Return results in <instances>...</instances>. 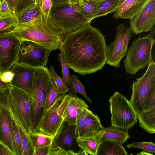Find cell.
Returning a JSON list of instances; mask_svg holds the SVG:
<instances>
[{"instance_id":"cell-28","label":"cell","mask_w":155,"mask_h":155,"mask_svg":"<svg viewBox=\"0 0 155 155\" xmlns=\"http://www.w3.org/2000/svg\"><path fill=\"white\" fill-rule=\"evenodd\" d=\"M16 25L15 16L13 14L0 18V35L13 32Z\"/></svg>"},{"instance_id":"cell-43","label":"cell","mask_w":155,"mask_h":155,"mask_svg":"<svg viewBox=\"0 0 155 155\" xmlns=\"http://www.w3.org/2000/svg\"><path fill=\"white\" fill-rule=\"evenodd\" d=\"M12 14L15 15L16 8L20 0H6Z\"/></svg>"},{"instance_id":"cell-51","label":"cell","mask_w":155,"mask_h":155,"mask_svg":"<svg viewBox=\"0 0 155 155\" xmlns=\"http://www.w3.org/2000/svg\"><path fill=\"white\" fill-rule=\"evenodd\" d=\"M41 0H35V3H40Z\"/></svg>"},{"instance_id":"cell-31","label":"cell","mask_w":155,"mask_h":155,"mask_svg":"<svg viewBox=\"0 0 155 155\" xmlns=\"http://www.w3.org/2000/svg\"><path fill=\"white\" fill-rule=\"evenodd\" d=\"M59 95L55 84L53 80L51 87L45 99L43 110L48 109L54 103Z\"/></svg>"},{"instance_id":"cell-26","label":"cell","mask_w":155,"mask_h":155,"mask_svg":"<svg viewBox=\"0 0 155 155\" xmlns=\"http://www.w3.org/2000/svg\"><path fill=\"white\" fill-rule=\"evenodd\" d=\"M69 84L68 88V94L72 97L77 96V94H79L82 95L89 102L91 103L92 101L87 95L85 87L81 83L75 74L71 76L69 74Z\"/></svg>"},{"instance_id":"cell-25","label":"cell","mask_w":155,"mask_h":155,"mask_svg":"<svg viewBox=\"0 0 155 155\" xmlns=\"http://www.w3.org/2000/svg\"><path fill=\"white\" fill-rule=\"evenodd\" d=\"M104 133L101 139H110L115 141L121 145L130 137L127 130L111 127H104Z\"/></svg>"},{"instance_id":"cell-7","label":"cell","mask_w":155,"mask_h":155,"mask_svg":"<svg viewBox=\"0 0 155 155\" xmlns=\"http://www.w3.org/2000/svg\"><path fill=\"white\" fill-rule=\"evenodd\" d=\"M111 126L125 130L132 127L137 121V114L126 97L116 92L109 100Z\"/></svg>"},{"instance_id":"cell-48","label":"cell","mask_w":155,"mask_h":155,"mask_svg":"<svg viewBox=\"0 0 155 155\" xmlns=\"http://www.w3.org/2000/svg\"><path fill=\"white\" fill-rule=\"evenodd\" d=\"M137 155H153V154L150 153H147L145 151H143L139 153H137Z\"/></svg>"},{"instance_id":"cell-45","label":"cell","mask_w":155,"mask_h":155,"mask_svg":"<svg viewBox=\"0 0 155 155\" xmlns=\"http://www.w3.org/2000/svg\"><path fill=\"white\" fill-rule=\"evenodd\" d=\"M50 147H45L35 151L33 155H48Z\"/></svg>"},{"instance_id":"cell-40","label":"cell","mask_w":155,"mask_h":155,"mask_svg":"<svg viewBox=\"0 0 155 155\" xmlns=\"http://www.w3.org/2000/svg\"><path fill=\"white\" fill-rule=\"evenodd\" d=\"M35 0H20L18 5L15 16L31 5L35 3Z\"/></svg>"},{"instance_id":"cell-23","label":"cell","mask_w":155,"mask_h":155,"mask_svg":"<svg viewBox=\"0 0 155 155\" xmlns=\"http://www.w3.org/2000/svg\"><path fill=\"white\" fill-rule=\"evenodd\" d=\"M140 127L150 134L155 133V106L137 115Z\"/></svg>"},{"instance_id":"cell-33","label":"cell","mask_w":155,"mask_h":155,"mask_svg":"<svg viewBox=\"0 0 155 155\" xmlns=\"http://www.w3.org/2000/svg\"><path fill=\"white\" fill-rule=\"evenodd\" d=\"M92 112L88 108H84L79 114L75 125V136L76 138L79 137L87 117Z\"/></svg>"},{"instance_id":"cell-16","label":"cell","mask_w":155,"mask_h":155,"mask_svg":"<svg viewBox=\"0 0 155 155\" xmlns=\"http://www.w3.org/2000/svg\"><path fill=\"white\" fill-rule=\"evenodd\" d=\"M148 0H125L114 12L113 18L130 19L141 9Z\"/></svg>"},{"instance_id":"cell-22","label":"cell","mask_w":155,"mask_h":155,"mask_svg":"<svg viewBox=\"0 0 155 155\" xmlns=\"http://www.w3.org/2000/svg\"><path fill=\"white\" fill-rule=\"evenodd\" d=\"M29 135L34 149V153L41 148L51 147L54 140V137L38 130L32 131L29 133Z\"/></svg>"},{"instance_id":"cell-50","label":"cell","mask_w":155,"mask_h":155,"mask_svg":"<svg viewBox=\"0 0 155 155\" xmlns=\"http://www.w3.org/2000/svg\"><path fill=\"white\" fill-rule=\"evenodd\" d=\"M3 73V71L2 70V69L1 63H0V76H1L2 74V73Z\"/></svg>"},{"instance_id":"cell-37","label":"cell","mask_w":155,"mask_h":155,"mask_svg":"<svg viewBox=\"0 0 155 155\" xmlns=\"http://www.w3.org/2000/svg\"><path fill=\"white\" fill-rule=\"evenodd\" d=\"M78 155L77 152H74L71 150H66L58 146L54 142L50 150L48 155Z\"/></svg>"},{"instance_id":"cell-12","label":"cell","mask_w":155,"mask_h":155,"mask_svg":"<svg viewBox=\"0 0 155 155\" xmlns=\"http://www.w3.org/2000/svg\"><path fill=\"white\" fill-rule=\"evenodd\" d=\"M20 42L13 32L0 35V61L3 72L10 71L16 63Z\"/></svg>"},{"instance_id":"cell-42","label":"cell","mask_w":155,"mask_h":155,"mask_svg":"<svg viewBox=\"0 0 155 155\" xmlns=\"http://www.w3.org/2000/svg\"><path fill=\"white\" fill-rule=\"evenodd\" d=\"M14 74L11 71L4 72L0 76L2 81L6 83H10L14 77Z\"/></svg>"},{"instance_id":"cell-1","label":"cell","mask_w":155,"mask_h":155,"mask_svg":"<svg viewBox=\"0 0 155 155\" xmlns=\"http://www.w3.org/2000/svg\"><path fill=\"white\" fill-rule=\"evenodd\" d=\"M106 45L100 30L88 25L65 34L59 49L69 68L84 76L104 66Z\"/></svg>"},{"instance_id":"cell-10","label":"cell","mask_w":155,"mask_h":155,"mask_svg":"<svg viewBox=\"0 0 155 155\" xmlns=\"http://www.w3.org/2000/svg\"><path fill=\"white\" fill-rule=\"evenodd\" d=\"M51 51L35 42L21 41L16 63L35 68L45 67Z\"/></svg>"},{"instance_id":"cell-5","label":"cell","mask_w":155,"mask_h":155,"mask_svg":"<svg viewBox=\"0 0 155 155\" xmlns=\"http://www.w3.org/2000/svg\"><path fill=\"white\" fill-rule=\"evenodd\" d=\"M52 81L51 73L46 66L35 68L31 96L32 107L31 131L35 130L42 114L45 99Z\"/></svg>"},{"instance_id":"cell-15","label":"cell","mask_w":155,"mask_h":155,"mask_svg":"<svg viewBox=\"0 0 155 155\" xmlns=\"http://www.w3.org/2000/svg\"><path fill=\"white\" fill-rule=\"evenodd\" d=\"M12 118L9 112L0 106V142L15 155L12 138Z\"/></svg>"},{"instance_id":"cell-13","label":"cell","mask_w":155,"mask_h":155,"mask_svg":"<svg viewBox=\"0 0 155 155\" xmlns=\"http://www.w3.org/2000/svg\"><path fill=\"white\" fill-rule=\"evenodd\" d=\"M155 23V0H148L141 9L130 19L132 33L135 35L150 31Z\"/></svg>"},{"instance_id":"cell-49","label":"cell","mask_w":155,"mask_h":155,"mask_svg":"<svg viewBox=\"0 0 155 155\" xmlns=\"http://www.w3.org/2000/svg\"><path fill=\"white\" fill-rule=\"evenodd\" d=\"M81 0H69L70 4L72 5L78 4Z\"/></svg>"},{"instance_id":"cell-32","label":"cell","mask_w":155,"mask_h":155,"mask_svg":"<svg viewBox=\"0 0 155 155\" xmlns=\"http://www.w3.org/2000/svg\"><path fill=\"white\" fill-rule=\"evenodd\" d=\"M18 129L21 139L23 155H33L34 149L29 134L25 133L21 128H18Z\"/></svg>"},{"instance_id":"cell-27","label":"cell","mask_w":155,"mask_h":155,"mask_svg":"<svg viewBox=\"0 0 155 155\" xmlns=\"http://www.w3.org/2000/svg\"><path fill=\"white\" fill-rule=\"evenodd\" d=\"M100 1L98 12L95 18L105 16L115 12L117 8L119 0H102Z\"/></svg>"},{"instance_id":"cell-38","label":"cell","mask_w":155,"mask_h":155,"mask_svg":"<svg viewBox=\"0 0 155 155\" xmlns=\"http://www.w3.org/2000/svg\"><path fill=\"white\" fill-rule=\"evenodd\" d=\"M82 109L77 108L71 111L64 119V122L70 125H75L77 117Z\"/></svg>"},{"instance_id":"cell-2","label":"cell","mask_w":155,"mask_h":155,"mask_svg":"<svg viewBox=\"0 0 155 155\" xmlns=\"http://www.w3.org/2000/svg\"><path fill=\"white\" fill-rule=\"evenodd\" d=\"M13 32L20 41H32L51 51L59 49L65 35L50 15L42 12L29 21L16 24Z\"/></svg>"},{"instance_id":"cell-30","label":"cell","mask_w":155,"mask_h":155,"mask_svg":"<svg viewBox=\"0 0 155 155\" xmlns=\"http://www.w3.org/2000/svg\"><path fill=\"white\" fill-rule=\"evenodd\" d=\"M89 106L81 99L77 96H71L69 103L65 110L63 116L64 119L72 110L74 109L80 108H88Z\"/></svg>"},{"instance_id":"cell-17","label":"cell","mask_w":155,"mask_h":155,"mask_svg":"<svg viewBox=\"0 0 155 155\" xmlns=\"http://www.w3.org/2000/svg\"><path fill=\"white\" fill-rule=\"evenodd\" d=\"M75 140V125H70L64 122L60 131L54 138V143L62 148L69 150L74 147Z\"/></svg>"},{"instance_id":"cell-6","label":"cell","mask_w":155,"mask_h":155,"mask_svg":"<svg viewBox=\"0 0 155 155\" xmlns=\"http://www.w3.org/2000/svg\"><path fill=\"white\" fill-rule=\"evenodd\" d=\"M71 97L68 94H60L50 107L43 110L34 130L39 131L55 138L64 123L63 113Z\"/></svg>"},{"instance_id":"cell-34","label":"cell","mask_w":155,"mask_h":155,"mask_svg":"<svg viewBox=\"0 0 155 155\" xmlns=\"http://www.w3.org/2000/svg\"><path fill=\"white\" fill-rule=\"evenodd\" d=\"M49 71L52 79L55 84L59 94H65L68 92V88L64 84L62 79L56 73L52 66H50Z\"/></svg>"},{"instance_id":"cell-14","label":"cell","mask_w":155,"mask_h":155,"mask_svg":"<svg viewBox=\"0 0 155 155\" xmlns=\"http://www.w3.org/2000/svg\"><path fill=\"white\" fill-rule=\"evenodd\" d=\"M35 68L15 63L10 70L14 74L10 84L23 90L31 97Z\"/></svg>"},{"instance_id":"cell-36","label":"cell","mask_w":155,"mask_h":155,"mask_svg":"<svg viewBox=\"0 0 155 155\" xmlns=\"http://www.w3.org/2000/svg\"><path fill=\"white\" fill-rule=\"evenodd\" d=\"M58 58L61 65L63 75L62 80L64 84L67 87L69 84V68L61 52L58 54Z\"/></svg>"},{"instance_id":"cell-19","label":"cell","mask_w":155,"mask_h":155,"mask_svg":"<svg viewBox=\"0 0 155 155\" xmlns=\"http://www.w3.org/2000/svg\"><path fill=\"white\" fill-rule=\"evenodd\" d=\"M75 9L85 19L90 21L95 18L99 8L98 0H81L78 4L72 5Z\"/></svg>"},{"instance_id":"cell-29","label":"cell","mask_w":155,"mask_h":155,"mask_svg":"<svg viewBox=\"0 0 155 155\" xmlns=\"http://www.w3.org/2000/svg\"><path fill=\"white\" fill-rule=\"evenodd\" d=\"M12 138L15 155H23L20 135L18 127L13 120L12 121Z\"/></svg>"},{"instance_id":"cell-21","label":"cell","mask_w":155,"mask_h":155,"mask_svg":"<svg viewBox=\"0 0 155 155\" xmlns=\"http://www.w3.org/2000/svg\"><path fill=\"white\" fill-rule=\"evenodd\" d=\"M103 128L100 118L97 115L92 112L87 117L78 137L94 135L102 130Z\"/></svg>"},{"instance_id":"cell-24","label":"cell","mask_w":155,"mask_h":155,"mask_svg":"<svg viewBox=\"0 0 155 155\" xmlns=\"http://www.w3.org/2000/svg\"><path fill=\"white\" fill-rule=\"evenodd\" d=\"M40 3H34L15 15L16 24L28 22L41 14Z\"/></svg>"},{"instance_id":"cell-11","label":"cell","mask_w":155,"mask_h":155,"mask_svg":"<svg viewBox=\"0 0 155 155\" xmlns=\"http://www.w3.org/2000/svg\"><path fill=\"white\" fill-rule=\"evenodd\" d=\"M11 100L19 115L26 132L31 130L32 103L31 97L26 92L10 84L9 87Z\"/></svg>"},{"instance_id":"cell-35","label":"cell","mask_w":155,"mask_h":155,"mask_svg":"<svg viewBox=\"0 0 155 155\" xmlns=\"http://www.w3.org/2000/svg\"><path fill=\"white\" fill-rule=\"evenodd\" d=\"M128 148H140L151 153H155V144L152 142H135L127 145Z\"/></svg>"},{"instance_id":"cell-9","label":"cell","mask_w":155,"mask_h":155,"mask_svg":"<svg viewBox=\"0 0 155 155\" xmlns=\"http://www.w3.org/2000/svg\"><path fill=\"white\" fill-rule=\"evenodd\" d=\"M130 27L126 28L121 23L116 28L114 41L106 46V63L115 68L120 66L122 59L127 54L128 46L132 36Z\"/></svg>"},{"instance_id":"cell-39","label":"cell","mask_w":155,"mask_h":155,"mask_svg":"<svg viewBox=\"0 0 155 155\" xmlns=\"http://www.w3.org/2000/svg\"><path fill=\"white\" fill-rule=\"evenodd\" d=\"M12 14L6 0H0V18Z\"/></svg>"},{"instance_id":"cell-52","label":"cell","mask_w":155,"mask_h":155,"mask_svg":"<svg viewBox=\"0 0 155 155\" xmlns=\"http://www.w3.org/2000/svg\"><path fill=\"white\" fill-rule=\"evenodd\" d=\"M98 0L100 1V0Z\"/></svg>"},{"instance_id":"cell-41","label":"cell","mask_w":155,"mask_h":155,"mask_svg":"<svg viewBox=\"0 0 155 155\" xmlns=\"http://www.w3.org/2000/svg\"><path fill=\"white\" fill-rule=\"evenodd\" d=\"M40 5L42 12L46 15H49L52 5L51 0H41Z\"/></svg>"},{"instance_id":"cell-46","label":"cell","mask_w":155,"mask_h":155,"mask_svg":"<svg viewBox=\"0 0 155 155\" xmlns=\"http://www.w3.org/2000/svg\"><path fill=\"white\" fill-rule=\"evenodd\" d=\"M53 5L70 3L69 0H51Z\"/></svg>"},{"instance_id":"cell-4","label":"cell","mask_w":155,"mask_h":155,"mask_svg":"<svg viewBox=\"0 0 155 155\" xmlns=\"http://www.w3.org/2000/svg\"><path fill=\"white\" fill-rule=\"evenodd\" d=\"M146 36L139 37L133 42L124 60L127 74H134L153 61L152 50L155 43V28Z\"/></svg>"},{"instance_id":"cell-3","label":"cell","mask_w":155,"mask_h":155,"mask_svg":"<svg viewBox=\"0 0 155 155\" xmlns=\"http://www.w3.org/2000/svg\"><path fill=\"white\" fill-rule=\"evenodd\" d=\"M132 94L129 101L137 114L155 106V63L153 61L141 77L131 85Z\"/></svg>"},{"instance_id":"cell-47","label":"cell","mask_w":155,"mask_h":155,"mask_svg":"<svg viewBox=\"0 0 155 155\" xmlns=\"http://www.w3.org/2000/svg\"><path fill=\"white\" fill-rule=\"evenodd\" d=\"M10 85V83L4 82L2 81L0 78V92L8 88Z\"/></svg>"},{"instance_id":"cell-53","label":"cell","mask_w":155,"mask_h":155,"mask_svg":"<svg viewBox=\"0 0 155 155\" xmlns=\"http://www.w3.org/2000/svg\"></svg>"},{"instance_id":"cell-20","label":"cell","mask_w":155,"mask_h":155,"mask_svg":"<svg viewBox=\"0 0 155 155\" xmlns=\"http://www.w3.org/2000/svg\"><path fill=\"white\" fill-rule=\"evenodd\" d=\"M122 145L110 139H101L97 155H127Z\"/></svg>"},{"instance_id":"cell-8","label":"cell","mask_w":155,"mask_h":155,"mask_svg":"<svg viewBox=\"0 0 155 155\" xmlns=\"http://www.w3.org/2000/svg\"><path fill=\"white\" fill-rule=\"evenodd\" d=\"M49 15L54 24L65 34L90 25L91 22L84 18L70 3L52 5Z\"/></svg>"},{"instance_id":"cell-18","label":"cell","mask_w":155,"mask_h":155,"mask_svg":"<svg viewBox=\"0 0 155 155\" xmlns=\"http://www.w3.org/2000/svg\"><path fill=\"white\" fill-rule=\"evenodd\" d=\"M104 132V131L103 129L90 136L76 138V141L80 150L87 155H97L98 147Z\"/></svg>"},{"instance_id":"cell-44","label":"cell","mask_w":155,"mask_h":155,"mask_svg":"<svg viewBox=\"0 0 155 155\" xmlns=\"http://www.w3.org/2000/svg\"><path fill=\"white\" fill-rule=\"evenodd\" d=\"M0 155H13L9 149L0 142Z\"/></svg>"}]
</instances>
